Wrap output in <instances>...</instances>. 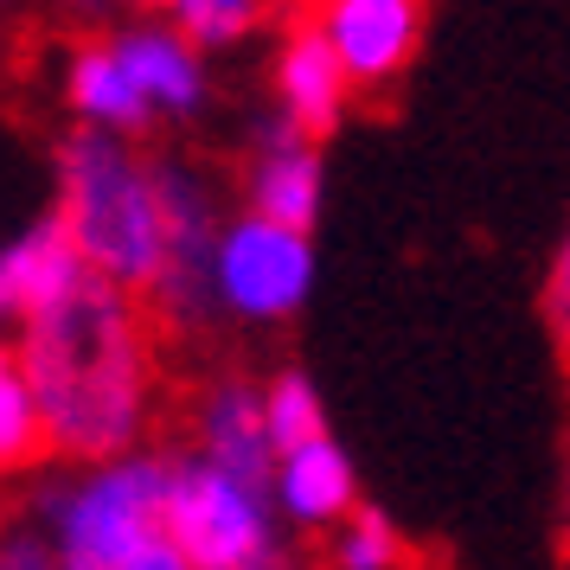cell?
Instances as JSON below:
<instances>
[{
    "mask_svg": "<svg viewBox=\"0 0 570 570\" xmlns=\"http://www.w3.org/2000/svg\"><path fill=\"white\" fill-rule=\"evenodd\" d=\"M167 13L199 52H225L269 13V0H167Z\"/></svg>",
    "mask_w": 570,
    "mask_h": 570,
    "instance_id": "cell-16",
    "label": "cell"
},
{
    "mask_svg": "<svg viewBox=\"0 0 570 570\" xmlns=\"http://www.w3.org/2000/svg\"><path fill=\"white\" fill-rule=\"evenodd\" d=\"M90 283H104L90 257H83L78 232L65 225V212H39L27 218L20 232L0 244V314L13 321V327H27L39 314L65 308V302H78Z\"/></svg>",
    "mask_w": 570,
    "mask_h": 570,
    "instance_id": "cell-6",
    "label": "cell"
},
{
    "mask_svg": "<svg viewBox=\"0 0 570 570\" xmlns=\"http://www.w3.org/2000/svg\"><path fill=\"white\" fill-rule=\"evenodd\" d=\"M263 411H269V436H276V455L302 449V442L327 436V404L314 391L308 372H276L263 385Z\"/></svg>",
    "mask_w": 570,
    "mask_h": 570,
    "instance_id": "cell-15",
    "label": "cell"
},
{
    "mask_svg": "<svg viewBox=\"0 0 570 570\" xmlns=\"http://www.w3.org/2000/svg\"><path fill=\"white\" fill-rule=\"evenodd\" d=\"M39 449H52V430H46V404L32 391L27 365L0 360V462L27 468Z\"/></svg>",
    "mask_w": 570,
    "mask_h": 570,
    "instance_id": "cell-14",
    "label": "cell"
},
{
    "mask_svg": "<svg viewBox=\"0 0 570 570\" xmlns=\"http://www.w3.org/2000/svg\"><path fill=\"white\" fill-rule=\"evenodd\" d=\"M58 212L104 283L155 295L167 269V199L160 167L135 155L129 135L78 129L58 148Z\"/></svg>",
    "mask_w": 570,
    "mask_h": 570,
    "instance_id": "cell-2",
    "label": "cell"
},
{
    "mask_svg": "<svg viewBox=\"0 0 570 570\" xmlns=\"http://www.w3.org/2000/svg\"><path fill=\"white\" fill-rule=\"evenodd\" d=\"M551 314L570 327V237H564V250H558V263H551Z\"/></svg>",
    "mask_w": 570,
    "mask_h": 570,
    "instance_id": "cell-19",
    "label": "cell"
},
{
    "mask_svg": "<svg viewBox=\"0 0 570 570\" xmlns=\"http://www.w3.org/2000/svg\"><path fill=\"white\" fill-rule=\"evenodd\" d=\"M193 436H199V455L212 462H225L232 474H250L263 488H276V436H269V411H263V391L257 385H212L199 397V423H193Z\"/></svg>",
    "mask_w": 570,
    "mask_h": 570,
    "instance_id": "cell-11",
    "label": "cell"
},
{
    "mask_svg": "<svg viewBox=\"0 0 570 570\" xmlns=\"http://www.w3.org/2000/svg\"><path fill=\"white\" fill-rule=\"evenodd\" d=\"M212 295H218V314H232L244 327H276L288 314H302L314 295V232L276 225L263 212L232 218L218 237Z\"/></svg>",
    "mask_w": 570,
    "mask_h": 570,
    "instance_id": "cell-4",
    "label": "cell"
},
{
    "mask_svg": "<svg viewBox=\"0 0 570 570\" xmlns=\"http://www.w3.org/2000/svg\"><path fill=\"white\" fill-rule=\"evenodd\" d=\"M321 206H327V160L314 148V135H302L276 109V122L263 129L257 160H250V212L295 225V232H314Z\"/></svg>",
    "mask_w": 570,
    "mask_h": 570,
    "instance_id": "cell-8",
    "label": "cell"
},
{
    "mask_svg": "<svg viewBox=\"0 0 570 570\" xmlns=\"http://www.w3.org/2000/svg\"><path fill=\"white\" fill-rule=\"evenodd\" d=\"M32 391L46 404V430L65 462H109L141 449L148 430V340L129 288L90 283L78 302L20 327Z\"/></svg>",
    "mask_w": 570,
    "mask_h": 570,
    "instance_id": "cell-1",
    "label": "cell"
},
{
    "mask_svg": "<svg viewBox=\"0 0 570 570\" xmlns=\"http://www.w3.org/2000/svg\"><path fill=\"white\" fill-rule=\"evenodd\" d=\"M160 167V199H167V269L155 283V302L180 327H199L206 314H218L212 295V263H218V237L232 218H218V199L206 193V180L180 167V160H155Z\"/></svg>",
    "mask_w": 570,
    "mask_h": 570,
    "instance_id": "cell-5",
    "label": "cell"
},
{
    "mask_svg": "<svg viewBox=\"0 0 570 570\" xmlns=\"http://www.w3.org/2000/svg\"><path fill=\"white\" fill-rule=\"evenodd\" d=\"M276 519V488L232 474L212 455H186L167 474V532L193 558V570H269Z\"/></svg>",
    "mask_w": 570,
    "mask_h": 570,
    "instance_id": "cell-3",
    "label": "cell"
},
{
    "mask_svg": "<svg viewBox=\"0 0 570 570\" xmlns=\"http://www.w3.org/2000/svg\"><path fill=\"white\" fill-rule=\"evenodd\" d=\"M314 27L334 39L346 78L360 90H385L404 78L423 39V0H314Z\"/></svg>",
    "mask_w": 570,
    "mask_h": 570,
    "instance_id": "cell-7",
    "label": "cell"
},
{
    "mask_svg": "<svg viewBox=\"0 0 570 570\" xmlns=\"http://www.w3.org/2000/svg\"><path fill=\"white\" fill-rule=\"evenodd\" d=\"M269 570H283V564H269Z\"/></svg>",
    "mask_w": 570,
    "mask_h": 570,
    "instance_id": "cell-20",
    "label": "cell"
},
{
    "mask_svg": "<svg viewBox=\"0 0 570 570\" xmlns=\"http://www.w3.org/2000/svg\"><path fill=\"white\" fill-rule=\"evenodd\" d=\"M0 570H65V558H58V544L27 519V525H13L0 539Z\"/></svg>",
    "mask_w": 570,
    "mask_h": 570,
    "instance_id": "cell-18",
    "label": "cell"
},
{
    "mask_svg": "<svg viewBox=\"0 0 570 570\" xmlns=\"http://www.w3.org/2000/svg\"><path fill=\"white\" fill-rule=\"evenodd\" d=\"M397 551H404V539L379 507H353L334 525V570H397Z\"/></svg>",
    "mask_w": 570,
    "mask_h": 570,
    "instance_id": "cell-17",
    "label": "cell"
},
{
    "mask_svg": "<svg viewBox=\"0 0 570 570\" xmlns=\"http://www.w3.org/2000/svg\"><path fill=\"white\" fill-rule=\"evenodd\" d=\"M65 104H71L83 129H109V135H129V141L160 122V109L148 104V90L129 71V58L116 52V39L78 46L65 58Z\"/></svg>",
    "mask_w": 570,
    "mask_h": 570,
    "instance_id": "cell-10",
    "label": "cell"
},
{
    "mask_svg": "<svg viewBox=\"0 0 570 570\" xmlns=\"http://www.w3.org/2000/svg\"><path fill=\"white\" fill-rule=\"evenodd\" d=\"M276 507H283L288 525H340L360 507V468L334 442V430L288 449L276 462Z\"/></svg>",
    "mask_w": 570,
    "mask_h": 570,
    "instance_id": "cell-12",
    "label": "cell"
},
{
    "mask_svg": "<svg viewBox=\"0 0 570 570\" xmlns=\"http://www.w3.org/2000/svg\"><path fill=\"white\" fill-rule=\"evenodd\" d=\"M116 52L129 58V71L141 78V90L160 116L186 122V116L206 109V58L180 27H129L116 32Z\"/></svg>",
    "mask_w": 570,
    "mask_h": 570,
    "instance_id": "cell-13",
    "label": "cell"
},
{
    "mask_svg": "<svg viewBox=\"0 0 570 570\" xmlns=\"http://www.w3.org/2000/svg\"><path fill=\"white\" fill-rule=\"evenodd\" d=\"M360 83L346 78V65H340L334 39L302 20V27H288L283 52H276V109H283L288 122L314 141H327L340 129V116H346V97H353Z\"/></svg>",
    "mask_w": 570,
    "mask_h": 570,
    "instance_id": "cell-9",
    "label": "cell"
}]
</instances>
